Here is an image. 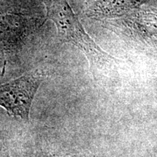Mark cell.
Segmentation results:
<instances>
[{
  "mask_svg": "<svg viewBox=\"0 0 157 157\" xmlns=\"http://www.w3.org/2000/svg\"><path fill=\"white\" fill-rule=\"evenodd\" d=\"M44 5L47 18L56 25L60 42L74 45L85 56L95 79L114 71L117 60L102 50L89 36L67 0H44Z\"/></svg>",
  "mask_w": 157,
  "mask_h": 157,
  "instance_id": "cell-1",
  "label": "cell"
},
{
  "mask_svg": "<svg viewBox=\"0 0 157 157\" xmlns=\"http://www.w3.org/2000/svg\"><path fill=\"white\" fill-rule=\"evenodd\" d=\"M43 79L42 74L34 72L0 84V106L10 116L28 123L34 98Z\"/></svg>",
  "mask_w": 157,
  "mask_h": 157,
  "instance_id": "cell-2",
  "label": "cell"
},
{
  "mask_svg": "<svg viewBox=\"0 0 157 157\" xmlns=\"http://www.w3.org/2000/svg\"><path fill=\"white\" fill-rule=\"evenodd\" d=\"M41 157H72V156H44Z\"/></svg>",
  "mask_w": 157,
  "mask_h": 157,
  "instance_id": "cell-3",
  "label": "cell"
}]
</instances>
